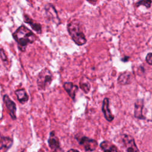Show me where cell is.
Here are the masks:
<instances>
[{"label": "cell", "mask_w": 152, "mask_h": 152, "mask_svg": "<svg viewBox=\"0 0 152 152\" xmlns=\"http://www.w3.org/2000/svg\"><path fill=\"white\" fill-rule=\"evenodd\" d=\"M132 81V75L129 71H125L121 73L118 78V83L120 85L130 84Z\"/></svg>", "instance_id": "4fadbf2b"}, {"label": "cell", "mask_w": 152, "mask_h": 152, "mask_svg": "<svg viewBox=\"0 0 152 152\" xmlns=\"http://www.w3.org/2000/svg\"><path fill=\"white\" fill-rule=\"evenodd\" d=\"M24 21L25 23L28 24L30 27L37 33L40 34L42 33V26L40 23L36 22L33 20L31 18H30L27 15H24Z\"/></svg>", "instance_id": "5bb4252c"}, {"label": "cell", "mask_w": 152, "mask_h": 152, "mask_svg": "<svg viewBox=\"0 0 152 152\" xmlns=\"http://www.w3.org/2000/svg\"><path fill=\"white\" fill-rule=\"evenodd\" d=\"M80 86L81 89L85 93H88L90 90V84L89 83V81L88 80L87 77H83L80 80Z\"/></svg>", "instance_id": "e0dca14e"}, {"label": "cell", "mask_w": 152, "mask_h": 152, "mask_svg": "<svg viewBox=\"0 0 152 152\" xmlns=\"http://www.w3.org/2000/svg\"><path fill=\"white\" fill-rule=\"evenodd\" d=\"M145 61L147 62V63L150 65H152V53L150 52L148 53L145 57Z\"/></svg>", "instance_id": "d6986e66"}, {"label": "cell", "mask_w": 152, "mask_h": 152, "mask_svg": "<svg viewBox=\"0 0 152 152\" xmlns=\"http://www.w3.org/2000/svg\"><path fill=\"white\" fill-rule=\"evenodd\" d=\"M12 36L18 45V49L24 52L28 44H32L37 40L33 32L25 26H20L13 33Z\"/></svg>", "instance_id": "6da1fadb"}, {"label": "cell", "mask_w": 152, "mask_h": 152, "mask_svg": "<svg viewBox=\"0 0 152 152\" xmlns=\"http://www.w3.org/2000/svg\"><path fill=\"white\" fill-rule=\"evenodd\" d=\"M3 100L5 104L6 107H7V109L8 110L9 114L11 116V118L15 120L16 119V105L15 103L11 100V99L7 96V95H4L3 97Z\"/></svg>", "instance_id": "ba28073f"}, {"label": "cell", "mask_w": 152, "mask_h": 152, "mask_svg": "<svg viewBox=\"0 0 152 152\" xmlns=\"http://www.w3.org/2000/svg\"><path fill=\"white\" fill-rule=\"evenodd\" d=\"M0 55H1V59H2L3 61H4V62H7V56L5 54V52L4 51L3 49H0Z\"/></svg>", "instance_id": "ffe728a7"}, {"label": "cell", "mask_w": 152, "mask_h": 152, "mask_svg": "<svg viewBox=\"0 0 152 152\" xmlns=\"http://www.w3.org/2000/svg\"><path fill=\"white\" fill-rule=\"evenodd\" d=\"M67 30L70 37L76 45L83 46L87 43L83 26L78 20L74 19L71 21L67 25Z\"/></svg>", "instance_id": "7a4b0ae2"}, {"label": "cell", "mask_w": 152, "mask_h": 152, "mask_svg": "<svg viewBox=\"0 0 152 152\" xmlns=\"http://www.w3.org/2000/svg\"><path fill=\"white\" fill-rule=\"evenodd\" d=\"M15 93L17 96L18 102L21 104H24L28 100V96L24 88L15 90Z\"/></svg>", "instance_id": "9a60e30c"}, {"label": "cell", "mask_w": 152, "mask_h": 152, "mask_svg": "<svg viewBox=\"0 0 152 152\" xmlns=\"http://www.w3.org/2000/svg\"><path fill=\"white\" fill-rule=\"evenodd\" d=\"M53 80V74L47 68L41 70L37 79V88L39 90H45L49 87Z\"/></svg>", "instance_id": "3957f363"}, {"label": "cell", "mask_w": 152, "mask_h": 152, "mask_svg": "<svg viewBox=\"0 0 152 152\" xmlns=\"http://www.w3.org/2000/svg\"><path fill=\"white\" fill-rule=\"evenodd\" d=\"M79 144L82 145L86 151H93L97 147L98 144L96 140L94 139H91L86 136H82L79 138H75Z\"/></svg>", "instance_id": "277c9868"}, {"label": "cell", "mask_w": 152, "mask_h": 152, "mask_svg": "<svg viewBox=\"0 0 152 152\" xmlns=\"http://www.w3.org/2000/svg\"><path fill=\"white\" fill-rule=\"evenodd\" d=\"M102 110L103 113L104 117L108 122H112L114 119V116L112 115L109 107V99L107 97H105L102 103Z\"/></svg>", "instance_id": "9c48e42d"}, {"label": "cell", "mask_w": 152, "mask_h": 152, "mask_svg": "<svg viewBox=\"0 0 152 152\" xmlns=\"http://www.w3.org/2000/svg\"><path fill=\"white\" fill-rule=\"evenodd\" d=\"M64 88L69 97L74 101L75 99L76 93L78 91V87L71 82H65L64 84Z\"/></svg>", "instance_id": "7c38bea8"}, {"label": "cell", "mask_w": 152, "mask_h": 152, "mask_svg": "<svg viewBox=\"0 0 152 152\" xmlns=\"http://www.w3.org/2000/svg\"><path fill=\"white\" fill-rule=\"evenodd\" d=\"M122 142L126 152H138V148L134 138L131 135L128 134L122 135Z\"/></svg>", "instance_id": "5b68a950"}, {"label": "cell", "mask_w": 152, "mask_h": 152, "mask_svg": "<svg viewBox=\"0 0 152 152\" xmlns=\"http://www.w3.org/2000/svg\"><path fill=\"white\" fill-rule=\"evenodd\" d=\"M67 152H80V151H78L77 150H75V149H69V150H68Z\"/></svg>", "instance_id": "7402d4cb"}, {"label": "cell", "mask_w": 152, "mask_h": 152, "mask_svg": "<svg viewBox=\"0 0 152 152\" xmlns=\"http://www.w3.org/2000/svg\"><path fill=\"white\" fill-rule=\"evenodd\" d=\"M129 58V56H125L123 57V58L121 59V61H122V62H127V61H128Z\"/></svg>", "instance_id": "44dd1931"}, {"label": "cell", "mask_w": 152, "mask_h": 152, "mask_svg": "<svg viewBox=\"0 0 152 152\" xmlns=\"http://www.w3.org/2000/svg\"><path fill=\"white\" fill-rule=\"evenodd\" d=\"M12 140L0 134V152H7L12 145Z\"/></svg>", "instance_id": "8fae6325"}, {"label": "cell", "mask_w": 152, "mask_h": 152, "mask_svg": "<svg viewBox=\"0 0 152 152\" xmlns=\"http://www.w3.org/2000/svg\"><path fill=\"white\" fill-rule=\"evenodd\" d=\"M48 142L49 147L52 152H63V150L60 145L59 138L56 135L54 131L50 132Z\"/></svg>", "instance_id": "8992f818"}, {"label": "cell", "mask_w": 152, "mask_h": 152, "mask_svg": "<svg viewBox=\"0 0 152 152\" xmlns=\"http://www.w3.org/2000/svg\"><path fill=\"white\" fill-rule=\"evenodd\" d=\"M144 108V100L137 99L134 104V116L138 119H145V117L142 114Z\"/></svg>", "instance_id": "30bf717a"}, {"label": "cell", "mask_w": 152, "mask_h": 152, "mask_svg": "<svg viewBox=\"0 0 152 152\" xmlns=\"http://www.w3.org/2000/svg\"><path fill=\"white\" fill-rule=\"evenodd\" d=\"M45 13L47 18L49 20L52 21L56 24H59L61 21L58 17V13L55 8V7L50 4H48L45 6Z\"/></svg>", "instance_id": "52a82bcc"}, {"label": "cell", "mask_w": 152, "mask_h": 152, "mask_svg": "<svg viewBox=\"0 0 152 152\" xmlns=\"http://www.w3.org/2000/svg\"><path fill=\"white\" fill-rule=\"evenodd\" d=\"M100 146L103 152H118L116 147L107 141L102 142Z\"/></svg>", "instance_id": "2e32d148"}, {"label": "cell", "mask_w": 152, "mask_h": 152, "mask_svg": "<svg viewBox=\"0 0 152 152\" xmlns=\"http://www.w3.org/2000/svg\"><path fill=\"white\" fill-rule=\"evenodd\" d=\"M151 1H147V0H143V1H140L136 3L137 7L140 6H144L147 8H150L151 7Z\"/></svg>", "instance_id": "ac0fdd59"}]
</instances>
